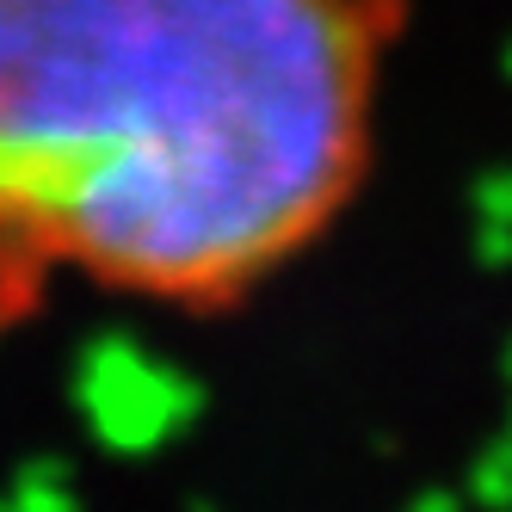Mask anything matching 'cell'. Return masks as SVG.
Returning a JSON list of instances; mask_svg holds the SVG:
<instances>
[{
	"label": "cell",
	"mask_w": 512,
	"mask_h": 512,
	"mask_svg": "<svg viewBox=\"0 0 512 512\" xmlns=\"http://www.w3.org/2000/svg\"><path fill=\"white\" fill-rule=\"evenodd\" d=\"M408 0H0V334L216 315L352 210Z\"/></svg>",
	"instance_id": "obj_1"
}]
</instances>
